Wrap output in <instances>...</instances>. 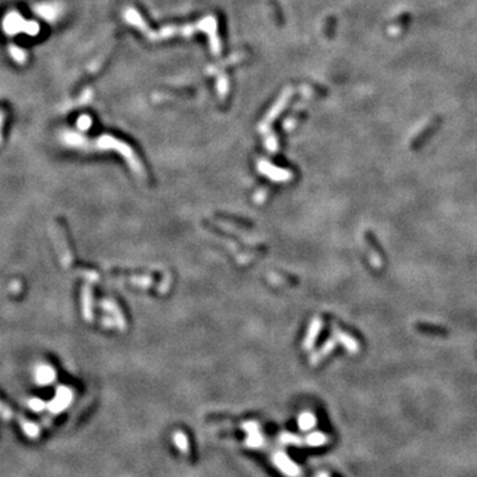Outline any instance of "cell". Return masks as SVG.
I'll list each match as a JSON object with an SVG mask.
<instances>
[{
	"mask_svg": "<svg viewBox=\"0 0 477 477\" xmlns=\"http://www.w3.org/2000/svg\"><path fill=\"white\" fill-rule=\"evenodd\" d=\"M0 416H2L3 419H7V420H8V419L13 418L12 410L8 408V407H7L6 404H4V403H2V402H0Z\"/></svg>",
	"mask_w": 477,
	"mask_h": 477,
	"instance_id": "12",
	"label": "cell"
},
{
	"mask_svg": "<svg viewBox=\"0 0 477 477\" xmlns=\"http://www.w3.org/2000/svg\"><path fill=\"white\" fill-rule=\"evenodd\" d=\"M329 442V438L325 435L324 432H313L310 435L306 436L305 444L309 447H321Z\"/></svg>",
	"mask_w": 477,
	"mask_h": 477,
	"instance_id": "5",
	"label": "cell"
},
{
	"mask_svg": "<svg viewBox=\"0 0 477 477\" xmlns=\"http://www.w3.org/2000/svg\"><path fill=\"white\" fill-rule=\"evenodd\" d=\"M126 17L130 20V23L135 24L137 27H140L141 30L145 31L146 36L149 39L151 40H161V39H166V37H171L174 35H185V36H190L195 32V31L198 30H205L210 33V37H211V48L214 49L215 53H219L220 51V44H219V39L218 36H216V21H215L214 17H207L201 23H199L198 26H186L182 27V28H178V27H166L163 28L162 31H159V32H153V31H150L146 28V24L143 23V20L141 19L140 15H137L133 10H129V12L126 13Z\"/></svg>",
	"mask_w": 477,
	"mask_h": 477,
	"instance_id": "1",
	"label": "cell"
},
{
	"mask_svg": "<svg viewBox=\"0 0 477 477\" xmlns=\"http://www.w3.org/2000/svg\"><path fill=\"white\" fill-rule=\"evenodd\" d=\"M315 416L312 413H302L299 416V427L301 431H309L315 425Z\"/></svg>",
	"mask_w": 477,
	"mask_h": 477,
	"instance_id": "6",
	"label": "cell"
},
{
	"mask_svg": "<svg viewBox=\"0 0 477 477\" xmlns=\"http://www.w3.org/2000/svg\"><path fill=\"white\" fill-rule=\"evenodd\" d=\"M174 443H175L179 451H182L183 453L189 452V440H187V436L183 432L178 431L174 434Z\"/></svg>",
	"mask_w": 477,
	"mask_h": 477,
	"instance_id": "10",
	"label": "cell"
},
{
	"mask_svg": "<svg viewBox=\"0 0 477 477\" xmlns=\"http://www.w3.org/2000/svg\"><path fill=\"white\" fill-rule=\"evenodd\" d=\"M30 407L35 411H41L44 408V402H41L40 399H32L30 402Z\"/></svg>",
	"mask_w": 477,
	"mask_h": 477,
	"instance_id": "13",
	"label": "cell"
},
{
	"mask_svg": "<svg viewBox=\"0 0 477 477\" xmlns=\"http://www.w3.org/2000/svg\"><path fill=\"white\" fill-rule=\"evenodd\" d=\"M20 425H21V428L23 431L26 432V435L31 439H36L39 436L40 434V428L37 427V424L35 423L30 422V420H27V419L21 418L20 419Z\"/></svg>",
	"mask_w": 477,
	"mask_h": 477,
	"instance_id": "8",
	"label": "cell"
},
{
	"mask_svg": "<svg viewBox=\"0 0 477 477\" xmlns=\"http://www.w3.org/2000/svg\"><path fill=\"white\" fill-rule=\"evenodd\" d=\"M416 328H418V330L423 331V333H427V334H435V335L447 334V330H444L443 328H439V326H434V325L418 324L416 325Z\"/></svg>",
	"mask_w": 477,
	"mask_h": 477,
	"instance_id": "9",
	"label": "cell"
},
{
	"mask_svg": "<svg viewBox=\"0 0 477 477\" xmlns=\"http://www.w3.org/2000/svg\"><path fill=\"white\" fill-rule=\"evenodd\" d=\"M72 398H73V395H72L71 390L66 389V387H59L55 399L48 404L49 411L52 414L61 413L62 410H65L71 404Z\"/></svg>",
	"mask_w": 477,
	"mask_h": 477,
	"instance_id": "3",
	"label": "cell"
},
{
	"mask_svg": "<svg viewBox=\"0 0 477 477\" xmlns=\"http://www.w3.org/2000/svg\"><path fill=\"white\" fill-rule=\"evenodd\" d=\"M281 443L284 444H290V445H302L305 444V440H302L301 438H299L297 435H293V434H283L281 438H280Z\"/></svg>",
	"mask_w": 477,
	"mask_h": 477,
	"instance_id": "11",
	"label": "cell"
},
{
	"mask_svg": "<svg viewBox=\"0 0 477 477\" xmlns=\"http://www.w3.org/2000/svg\"><path fill=\"white\" fill-rule=\"evenodd\" d=\"M317 477H330V476H329V474L326 473V472H321V473H320V474H317Z\"/></svg>",
	"mask_w": 477,
	"mask_h": 477,
	"instance_id": "14",
	"label": "cell"
},
{
	"mask_svg": "<svg viewBox=\"0 0 477 477\" xmlns=\"http://www.w3.org/2000/svg\"><path fill=\"white\" fill-rule=\"evenodd\" d=\"M272 461L273 464L276 465L277 469H280L285 476L300 477V474H301V469H300L299 465H296L284 452H277V453L273 455Z\"/></svg>",
	"mask_w": 477,
	"mask_h": 477,
	"instance_id": "2",
	"label": "cell"
},
{
	"mask_svg": "<svg viewBox=\"0 0 477 477\" xmlns=\"http://www.w3.org/2000/svg\"><path fill=\"white\" fill-rule=\"evenodd\" d=\"M243 429L248 434V438L245 440L248 447L251 448H259L264 443V438L260 432V427L257 423H245L241 425Z\"/></svg>",
	"mask_w": 477,
	"mask_h": 477,
	"instance_id": "4",
	"label": "cell"
},
{
	"mask_svg": "<svg viewBox=\"0 0 477 477\" xmlns=\"http://www.w3.org/2000/svg\"><path fill=\"white\" fill-rule=\"evenodd\" d=\"M55 370H52L48 366L39 367V370L36 373V378H37L39 383H44V384H48V383L52 382L55 379Z\"/></svg>",
	"mask_w": 477,
	"mask_h": 477,
	"instance_id": "7",
	"label": "cell"
}]
</instances>
